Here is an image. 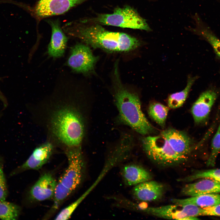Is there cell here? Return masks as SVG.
I'll use <instances>...</instances> for the list:
<instances>
[{"instance_id": "6da1fadb", "label": "cell", "mask_w": 220, "mask_h": 220, "mask_svg": "<svg viewBox=\"0 0 220 220\" xmlns=\"http://www.w3.org/2000/svg\"><path fill=\"white\" fill-rule=\"evenodd\" d=\"M63 28L67 34L80 39L89 46L108 52H129L140 45L138 39L128 34L109 31L101 25L81 20L68 23Z\"/></svg>"}, {"instance_id": "7a4b0ae2", "label": "cell", "mask_w": 220, "mask_h": 220, "mask_svg": "<svg viewBox=\"0 0 220 220\" xmlns=\"http://www.w3.org/2000/svg\"><path fill=\"white\" fill-rule=\"evenodd\" d=\"M117 66L116 63L113 79V95L120 119L141 134H149L154 128L142 112L138 95L127 89L122 83Z\"/></svg>"}, {"instance_id": "3957f363", "label": "cell", "mask_w": 220, "mask_h": 220, "mask_svg": "<svg viewBox=\"0 0 220 220\" xmlns=\"http://www.w3.org/2000/svg\"><path fill=\"white\" fill-rule=\"evenodd\" d=\"M81 147H66L68 165L57 181L53 204L50 211L51 214L58 209L82 181L85 164Z\"/></svg>"}, {"instance_id": "277c9868", "label": "cell", "mask_w": 220, "mask_h": 220, "mask_svg": "<svg viewBox=\"0 0 220 220\" xmlns=\"http://www.w3.org/2000/svg\"><path fill=\"white\" fill-rule=\"evenodd\" d=\"M53 133L66 147L81 146L84 127L81 116L73 108H65L57 111L51 121Z\"/></svg>"}, {"instance_id": "5b68a950", "label": "cell", "mask_w": 220, "mask_h": 220, "mask_svg": "<svg viewBox=\"0 0 220 220\" xmlns=\"http://www.w3.org/2000/svg\"><path fill=\"white\" fill-rule=\"evenodd\" d=\"M86 23L97 24L134 29L150 31L146 20L137 10L128 5L115 8L111 13H100L95 16L81 20Z\"/></svg>"}, {"instance_id": "8992f818", "label": "cell", "mask_w": 220, "mask_h": 220, "mask_svg": "<svg viewBox=\"0 0 220 220\" xmlns=\"http://www.w3.org/2000/svg\"><path fill=\"white\" fill-rule=\"evenodd\" d=\"M142 144L148 157L158 165L164 166L175 165L187 159L186 156L174 151L166 139L160 134L144 137L142 139Z\"/></svg>"}, {"instance_id": "52a82bcc", "label": "cell", "mask_w": 220, "mask_h": 220, "mask_svg": "<svg viewBox=\"0 0 220 220\" xmlns=\"http://www.w3.org/2000/svg\"><path fill=\"white\" fill-rule=\"evenodd\" d=\"M147 213L158 217L179 220L199 219L196 217L202 216L203 208L192 204H178L144 209Z\"/></svg>"}, {"instance_id": "ba28073f", "label": "cell", "mask_w": 220, "mask_h": 220, "mask_svg": "<svg viewBox=\"0 0 220 220\" xmlns=\"http://www.w3.org/2000/svg\"><path fill=\"white\" fill-rule=\"evenodd\" d=\"M89 46L86 44H78L72 49L67 64L74 71L85 74L94 71L98 58L93 54Z\"/></svg>"}, {"instance_id": "9c48e42d", "label": "cell", "mask_w": 220, "mask_h": 220, "mask_svg": "<svg viewBox=\"0 0 220 220\" xmlns=\"http://www.w3.org/2000/svg\"><path fill=\"white\" fill-rule=\"evenodd\" d=\"M53 150V145L50 142H46L36 147L24 163L10 172L9 178L27 170H39L48 162Z\"/></svg>"}, {"instance_id": "30bf717a", "label": "cell", "mask_w": 220, "mask_h": 220, "mask_svg": "<svg viewBox=\"0 0 220 220\" xmlns=\"http://www.w3.org/2000/svg\"><path fill=\"white\" fill-rule=\"evenodd\" d=\"M57 181L51 173L43 174L31 188L26 198L38 202L53 199Z\"/></svg>"}, {"instance_id": "8fae6325", "label": "cell", "mask_w": 220, "mask_h": 220, "mask_svg": "<svg viewBox=\"0 0 220 220\" xmlns=\"http://www.w3.org/2000/svg\"><path fill=\"white\" fill-rule=\"evenodd\" d=\"M86 0H39L34 10L39 18L63 14Z\"/></svg>"}, {"instance_id": "7c38bea8", "label": "cell", "mask_w": 220, "mask_h": 220, "mask_svg": "<svg viewBox=\"0 0 220 220\" xmlns=\"http://www.w3.org/2000/svg\"><path fill=\"white\" fill-rule=\"evenodd\" d=\"M217 97V93L212 90H207L200 94L191 108L196 123H202L207 119Z\"/></svg>"}, {"instance_id": "4fadbf2b", "label": "cell", "mask_w": 220, "mask_h": 220, "mask_svg": "<svg viewBox=\"0 0 220 220\" xmlns=\"http://www.w3.org/2000/svg\"><path fill=\"white\" fill-rule=\"evenodd\" d=\"M160 135L166 139L173 149L178 153L187 156L191 152L192 141L185 132L170 128L162 131Z\"/></svg>"}, {"instance_id": "5bb4252c", "label": "cell", "mask_w": 220, "mask_h": 220, "mask_svg": "<svg viewBox=\"0 0 220 220\" xmlns=\"http://www.w3.org/2000/svg\"><path fill=\"white\" fill-rule=\"evenodd\" d=\"M52 30L51 37L48 47L49 56L53 58H58L63 56L68 38L61 27L58 20H50L48 21Z\"/></svg>"}, {"instance_id": "9a60e30c", "label": "cell", "mask_w": 220, "mask_h": 220, "mask_svg": "<svg viewBox=\"0 0 220 220\" xmlns=\"http://www.w3.org/2000/svg\"><path fill=\"white\" fill-rule=\"evenodd\" d=\"M162 184L154 181H148L137 185L133 190L134 196L138 199L151 201L161 198L164 193Z\"/></svg>"}, {"instance_id": "2e32d148", "label": "cell", "mask_w": 220, "mask_h": 220, "mask_svg": "<svg viewBox=\"0 0 220 220\" xmlns=\"http://www.w3.org/2000/svg\"><path fill=\"white\" fill-rule=\"evenodd\" d=\"M181 193L191 196L207 194L220 193V182L205 178L196 182L186 184L182 189Z\"/></svg>"}, {"instance_id": "e0dca14e", "label": "cell", "mask_w": 220, "mask_h": 220, "mask_svg": "<svg viewBox=\"0 0 220 220\" xmlns=\"http://www.w3.org/2000/svg\"><path fill=\"white\" fill-rule=\"evenodd\" d=\"M194 26L188 29L203 37L211 45L216 54L220 58V40L210 29L203 22L197 14L193 16Z\"/></svg>"}, {"instance_id": "ac0fdd59", "label": "cell", "mask_w": 220, "mask_h": 220, "mask_svg": "<svg viewBox=\"0 0 220 220\" xmlns=\"http://www.w3.org/2000/svg\"><path fill=\"white\" fill-rule=\"evenodd\" d=\"M122 176L125 183L133 185L150 180L151 176L143 167L135 164L127 165L123 168Z\"/></svg>"}, {"instance_id": "d6986e66", "label": "cell", "mask_w": 220, "mask_h": 220, "mask_svg": "<svg viewBox=\"0 0 220 220\" xmlns=\"http://www.w3.org/2000/svg\"><path fill=\"white\" fill-rule=\"evenodd\" d=\"M171 202L174 204H192L203 208L220 204V194H207L191 196L185 199H174Z\"/></svg>"}, {"instance_id": "ffe728a7", "label": "cell", "mask_w": 220, "mask_h": 220, "mask_svg": "<svg viewBox=\"0 0 220 220\" xmlns=\"http://www.w3.org/2000/svg\"><path fill=\"white\" fill-rule=\"evenodd\" d=\"M197 78V76H189L185 88L180 91L172 94L169 96L167 100V105L169 108L176 109L183 105Z\"/></svg>"}, {"instance_id": "44dd1931", "label": "cell", "mask_w": 220, "mask_h": 220, "mask_svg": "<svg viewBox=\"0 0 220 220\" xmlns=\"http://www.w3.org/2000/svg\"><path fill=\"white\" fill-rule=\"evenodd\" d=\"M169 108L158 102L151 103L149 105L148 113L149 116L158 124L163 127L169 111Z\"/></svg>"}, {"instance_id": "7402d4cb", "label": "cell", "mask_w": 220, "mask_h": 220, "mask_svg": "<svg viewBox=\"0 0 220 220\" xmlns=\"http://www.w3.org/2000/svg\"><path fill=\"white\" fill-rule=\"evenodd\" d=\"M19 205L5 200H0V219L2 220H17L21 212Z\"/></svg>"}, {"instance_id": "603a6c76", "label": "cell", "mask_w": 220, "mask_h": 220, "mask_svg": "<svg viewBox=\"0 0 220 220\" xmlns=\"http://www.w3.org/2000/svg\"><path fill=\"white\" fill-rule=\"evenodd\" d=\"M207 178L220 182V169L199 171L190 176L182 179V181L190 182L199 178Z\"/></svg>"}, {"instance_id": "cb8c5ba5", "label": "cell", "mask_w": 220, "mask_h": 220, "mask_svg": "<svg viewBox=\"0 0 220 220\" xmlns=\"http://www.w3.org/2000/svg\"><path fill=\"white\" fill-rule=\"evenodd\" d=\"M220 152V123L211 141V152L206 162L208 166L213 167L215 165L217 158Z\"/></svg>"}, {"instance_id": "d4e9b609", "label": "cell", "mask_w": 220, "mask_h": 220, "mask_svg": "<svg viewBox=\"0 0 220 220\" xmlns=\"http://www.w3.org/2000/svg\"><path fill=\"white\" fill-rule=\"evenodd\" d=\"M5 163L4 157L0 156V200H5L9 194L8 186L4 169Z\"/></svg>"}, {"instance_id": "484cf974", "label": "cell", "mask_w": 220, "mask_h": 220, "mask_svg": "<svg viewBox=\"0 0 220 220\" xmlns=\"http://www.w3.org/2000/svg\"><path fill=\"white\" fill-rule=\"evenodd\" d=\"M203 216H220V204L203 208Z\"/></svg>"}, {"instance_id": "4316f807", "label": "cell", "mask_w": 220, "mask_h": 220, "mask_svg": "<svg viewBox=\"0 0 220 220\" xmlns=\"http://www.w3.org/2000/svg\"><path fill=\"white\" fill-rule=\"evenodd\" d=\"M0 100L2 102L3 106L4 107H6L8 105L7 100L0 90Z\"/></svg>"}]
</instances>
